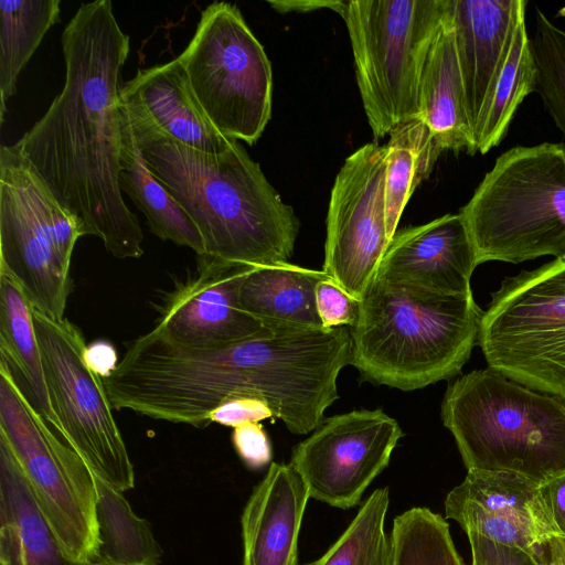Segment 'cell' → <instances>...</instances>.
<instances>
[{"mask_svg": "<svg viewBox=\"0 0 565 565\" xmlns=\"http://www.w3.org/2000/svg\"><path fill=\"white\" fill-rule=\"evenodd\" d=\"M65 83L15 143L56 200L116 258H139L143 234L119 186V75L130 38L109 0L83 3L62 33Z\"/></svg>", "mask_w": 565, "mask_h": 565, "instance_id": "6da1fadb", "label": "cell"}, {"mask_svg": "<svg viewBox=\"0 0 565 565\" xmlns=\"http://www.w3.org/2000/svg\"><path fill=\"white\" fill-rule=\"evenodd\" d=\"M120 109L146 166L198 226L204 241L198 257L249 266L288 262L298 217L241 142L200 151Z\"/></svg>", "mask_w": 565, "mask_h": 565, "instance_id": "7a4b0ae2", "label": "cell"}, {"mask_svg": "<svg viewBox=\"0 0 565 565\" xmlns=\"http://www.w3.org/2000/svg\"><path fill=\"white\" fill-rule=\"evenodd\" d=\"M483 311L472 292L438 295L375 277L351 328V360L373 384L414 391L459 374Z\"/></svg>", "mask_w": 565, "mask_h": 565, "instance_id": "3957f363", "label": "cell"}, {"mask_svg": "<svg viewBox=\"0 0 565 565\" xmlns=\"http://www.w3.org/2000/svg\"><path fill=\"white\" fill-rule=\"evenodd\" d=\"M441 420L467 470L507 471L541 484L565 472V401L488 367L450 384Z\"/></svg>", "mask_w": 565, "mask_h": 565, "instance_id": "277c9868", "label": "cell"}, {"mask_svg": "<svg viewBox=\"0 0 565 565\" xmlns=\"http://www.w3.org/2000/svg\"><path fill=\"white\" fill-rule=\"evenodd\" d=\"M477 264L565 254V147L518 146L499 156L459 212Z\"/></svg>", "mask_w": 565, "mask_h": 565, "instance_id": "5b68a950", "label": "cell"}, {"mask_svg": "<svg viewBox=\"0 0 565 565\" xmlns=\"http://www.w3.org/2000/svg\"><path fill=\"white\" fill-rule=\"evenodd\" d=\"M447 0H349L342 18L375 138L419 117V84Z\"/></svg>", "mask_w": 565, "mask_h": 565, "instance_id": "8992f818", "label": "cell"}, {"mask_svg": "<svg viewBox=\"0 0 565 565\" xmlns=\"http://www.w3.org/2000/svg\"><path fill=\"white\" fill-rule=\"evenodd\" d=\"M86 235L14 145L0 149V274L12 277L31 306L64 319L73 291L71 262Z\"/></svg>", "mask_w": 565, "mask_h": 565, "instance_id": "52a82bcc", "label": "cell"}, {"mask_svg": "<svg viewBox=\"0 0 565 565\" xmlns=\"http://www.w3.org/2000/svg\"><path fill=\"white\" fill-rule=\"evenodd\" d=\"M477 344L490 369L565 401V254L502 281Z\"/></svg>", "mask_w": 565, "mask_h": 565, "instance_id": "ba28073f", "label": "cell"}, {"mask_svg": "<svg viewBox=\"0 0 565 565\" xmlns=\"http://www.w3.org/2000/svg\"><path fill=\"white\" fill-rule=\"evenodd\" d=\"M179 58L212 125L230 139L254 145L270 119L273 73L237 6L209 4Z\"/></svg>", "mask_w": 565, "mask_h": 565, "instance_id": "9c48e42d", "label": "cell"}, {"mask_svg": "<svg viewBox=\"0 0 565 565\" xmlns=\"http://www.w3.org/2000/svg\"><path fill=\"white\" fill-rule=\"evenodd\" d=\"M0 434L19 460L65 556L89 565L100 543L93 473L36 412L2 362Z\"/></svg>", "mask_w": 565, "mask_h": 565, "instance_id": "30bf717a", "label": "cell"}, {"mask_svg": "<svg viewBox=\"0 0 565 565\" xmlns=\"http://www.w3.org/2000/svg\"><path fill=\"white\" fill-rule=\"evenodd\" d=\"M33 322L63 440L115 489H134V465L104 380L85 361L87 344L81 329L66 318L53 320L34 308Z\"/></svg>", "mask_w": 565, "mask_h": 565, "instance_id": "8fae6325", "label": "cell"}, {"mask_svg": "<svg viewBox=\"0 0 565 565\" xmlns=\"http://www.w3.org/2000/svg\"><path fill=\"white\" fill-rule=\"evenodd\" d=\"M385 174L386 147L367 143L345 159L331 190L322 270L359 301L390 244Z\"/></svg>", "mask_w": 565, "mask_h": 565, "instance_id": "7c38bea8", "label": "cell"}, {"mask_svg": "<svg viewBox=\"0 0 565 565\" xmlns=\"http://www.w3.org/2000/svg\"><path fill=\"white\" fill-rule=\"evenodd\" d=\"M402 436L398 423L381 409L338 414L292 448L289 463L310 498L347 510L388 466Z\"/></svg>", "mask_w": 565, "mask_h": 565, "instance_id": "4fadbf2b", "label": "cell"}, {"mask_svg": "<svg viewBox=\"0 0 565 565\" xmlns=\"http://www.w3.org/2000/svg\"><path fill=\"white\" fill-rule=\"evenodd\" d=\"M253 267L198 257L196 274L161 299L153 330L171 343L193 349L225 347L273 332L239 303L241 286Z\"/></svg>", "mask_w": 565, "mask_h": 565, "instance_id": "5bb4252c", "label": "cell"}, {"mask_svg": "<svg viewBox=\"0 0 565 565\" xmlns=\"http://www.w3.org/2000/svg\"><path fill=\"white\" fill-rule=\"evenodd\" d=\"M445 512L467 532L542 554L553 530L539 484L507 471L468 470L446 497Z\"/></svg>", "mask_w": 565, "mask_h": 565, "instance_id": "9a60e30c", "label": "cell"}, {"mask_svg": "<svg viewBox=\"0 0 565 565\" xmlns=\"http://www.w3.org/2000/svg\"><path fill=\"white\" fill-rule=\"evenodd\" d=\"M478 266L460 213L396 231L376 277L438 295L471 294L470 278Z\"/></svg>", "mask_w": 565, "mask_h": 565, "instance_id": "2e32d148", "label": "cell"}, {"mask_svg": "<svg viewBox=\"0 0 565 565\" xmlns=\"http://www.w3.org/2000/svg\"><path fill=\"white\" fill-rule=\"evenodd\" d=\"M524 0H448L465 105L473 128L500 75Z\"/></svg>", "mask_w": 565, "mask_h": 565, "instance_id": "e0dca14e", "label": "cell"}, {"mask_svg": "<svg viewBox=\"0 0 565 565\" xmlns=\"http://www.w3.org/2000/svg\"><path fill=\"white\" fill-rule=\"evenodd\" d=\"M120 106L166 136L204 152H221L234 141L209 120L178 57L138 70L119 87Z\"/></svg>", "mask_w": 565, "mask_h": 565, "instance_id": "ac0fdd59", "label": "cell"}, {"mask_svg": "<svg viewBox=\"0 0 565 565\" xmlns=\"http://www.w3.org/2000/svg\"><path fill=\"white\" fill-rule=\"evenodd\" d=\"M309 499L305 481L290 463L271 462L242 512V565H297Z\"/></svg>", "mask_w": 565, "mask_h": 565, "instance_id": "d6986e66", "label": "cell"}, {"mask_svg": "<svg viewBox=\"0 0 565 565\" xmlns=\"http://www.w3.org/2000/svg\"><path fill=\"white\" fill-rule=\"evenodd\" d=\"M0 565H88L68 559L0 434Z\"/></svg>", "mask_w": 565, "mask_h": 565, "instance_id": "ffe728a7", "label": "cell"}, {"mask_svg": "<svg viewBox=\"0 0 565 565\" xmlns=\"http://www.w3.org/2000/svg\"><path fill=\"white\" fill-rule=\"evenodd\" d=\"M419 118L429 127L443 151L476 153L448 0L420 76Z\"/></svg>", "mask_w": 565, "mask_h": 565, "instance_id": "44dd1931", "label": "cell"}, {"mask_svg": "<svg viewBox=\"0 0 565 565\" xmlns=\"http://www.w3.org/2000/svg\"><path fill=\"white\" fill-rule=\"evenodd\" d=\"M323 270L290 263L254 266L239 289L243 310L270 329H324L317 312L316 287Z\"/></svg>", "mask_w": 565, "mask_h": 565, "instance_id": "7402d4cb", "label": "cell"}, {"mask_svg": "<svg viewBox=\"0 0 565 565\" xmlns=\"http://www.w3.org/2000/svg\"><path fill=\"white\" fill-rule=\"evenodd\" d=\"M0 362L9 369L36 412L62 438V427L45 379L33 307L21 287L7 274H0Z\"/></svg>", "mask_w": 565, "mask_h": 565, "instance_id": "603a6c76", "label": "cell"}, {"mask_svg": "<svg viewBox=\"0 0 565 565\" xmlns=\"http://www.w3.org/2000/svg\"><path fill=\"white\" fill-rule=\"evenodd\" d=\"M122 148L119 186L142 212L149 231L162 241L191 248L196 256L204 254L202 235L170 192L146 166L129 124L120 109Z\"/></svg>", "mask_w": 565, "mask_h": 565, "instance_id": "cb8c5ba5", "label": "cell"}, {"mask_svg": "<svg viewBox=\"0 0 565 565\" xmlns=\"http://www.w3.org/2000/svg\"><path fill=\"white\" fill-rule=\"evenodd\" d=\"M92 473L100 543L89 565H161L162 550L149 522L134 512L124 492Z\"/></svg>", "mask_w": 565, "mask_h": 565, "instance_id": "d4e9b609", "label": "cell"}, {"mask_svg": "<svg viewBox=\"0 0 565 565\" xmlns=\"http://www.w3.org/2000/svg\"><path fill=\"white\" fill-rule=\"evenodd\" d=\"M388 136L384 198L386 235L391 241L408 200L428 178L443 150L419 117L399 124Z\"/></svg>", "mask_w": 565, "mask_h": 565, "instance_id": "484cf974", "label": "cell"}, {"mask_svg": "<svg viewBox=\"0 0 565 565\" xmlns=\"http://www.w3.org/2000/svg\"><path fill=\"white\" fill-rule=\"evenodd\" d=\"M535 77L524 15L516 24L505 62L473 128L476 152L484 154L501 142L518 107L534 92Z\"/></svg>", "mask_w": 565, "mask_h": 565, "instance_id": "4316f807", "label": "cell"}, {"mask_svg": "<svg viewBox=\"0 0 565 565\" xmlns=\"http://www.w3.org/2000/svg\"><path fill=\"white\" fill-rule=\"evenodd\" d=\"M60 0H0V121L18 78L47 30L60 21Z\"/></svg>", "mask_w": 565, "mask_h": 565, "instance_id": "83f0119b", "label": "cell"}, {"mask_svg": "<svg viewBox=\"0 0 565 565\" xmlns=\"http://www.w3.org/2000/svg\"><path fill=\"white\" fill-rule=\"evenodd\" d=\"M388 505L390 489L374 490L327 552L306 565H392L391 540L385 532Z\"/></svg>", "mask_w": 565, "mask_h": 565, "instance_id": "f1b7e54d", "label": "cell"}, {"mask_svg": "<svg viewBox=\"0 0 565 565\" xmlns=\"http://www.w3.org/2000/svg\"><path fill=\"white\" fill-rule=\"evenodd\" d=\"M390 540L392 565H466L448 522L428 508L415 507L398 514Z\"/></svg>", "mask_w": 565, "mask_h": 565, "instance_id": "f546056e", "label": "cell"}, {"mask_svg": "<svg viewBox=\"0 0 565 565\" xmlns=\"http://www.w3.org/2000/svg\"><path fill=\"white\" fill-rule=\"evenodd\" d=\"M535 63V89L557 128L565 137V31L540 9L531 39Z\"/></svg>", "mask_w": 565, "mask_h": 565, "instance_id": "4dcf8cb0", "label": "cell"}, {"mask_svg": "<svg viewBox=\"0 0 565 565\" xmlns=\"http://www.w3.org/2000/svg\"><path fill=\"white\" fill-rule=\"evenodd\" d=\"M316 307L324 329L352 328L358 320L360 301L326 277L316 287Z\"/></svg>", "mask_w": 565, "mask_h": 565, "instance_id": "1f68e13d", "label": "cell"}, {"mask_svg": "<svg viewBox=\"0 0 565 565\" xmlns=\"http://www.w3.org/2000/svg\"><path fill=\"white\" fill-rule=\"evenodd\" d=\"M472 565H547L543 554L490 540L476 532H467Z\"/></svg>", "mask_w": 565, "mask_h": 565, "instance_id": "d6a6232c", "label": "cell"}, {"mask_svg": "<svg viewBox=\"0 0 565 565\" xmlns=\"http://www.w3.org/2000/svg\"><path fill=\"white\" fill-rule=\"evenodd\" d=\"M268 418H275L269 405L259 397L247 395L227 398L209 415L211 424L217 423L233 428Z\"/></svg>", "mask_w": 565, "mask_h": 565, "instance_id": "836d02e7", "label": "cell"}, {"mask_svg": "<svg viewBox=\"0 0 565 565\" xmlns=\"http://www.w3.org/2000/svg\"><path fill=\"white\" fill-rule=\"evenodd\" d=\"M234 449L244 465L258 470L270 463V441L260 423H247L235 427L232 433Z\"/></svg>", "mask_w": 565, "mask_h": 565, "instance_id": "e575fe53", "label": "cell"}, {"mask_svg": "<svg viewBox=\"0 0 565 565\" xmlns=\"http://www.w3.org/2000/svg\"><path fill=\"white\" fill-rule=\"evenodd\" d=\"M539 494L553 534L565 537V472L539 484Z\"/></svg>", "mask_w": 565, "mask_h": 565, "instance_id": "d590c367", "label": "cell"}, {"mask_svg": "<svg viewBox=\"0 0 565 565\" xmlns=\"http://www.w3.org/2000/svg\"><path fill=\"white\" fill-rule=\"evenodd\" d=\"M85 361L103 380L109 377L119 363L116 349L105 340H96L86 347Z\"/></svg>", "mask_w": 565, "mask_h": 565, "instance_id": "8d00e7d4", "label": "cell"}, {"mask_svg": "<svg viewBox=\"0 0 565 565\" xmlns=\"http://www.w3.org/2000/svg\"><path fill=\"white\" fill-rule=\"evenodd\" d=\"M273 9L280 13L286 12H308L319 9H331L342 17L348 1L331 0H276L268 1Z\"/></svg>", "mask_w": 565, "mask_h": 565, "instance_id": "74e56055", "label": "cell"}, {"mask_svg": "<svg viewBox=\"0 0 565 565\" xmlns=\"http://www.w3.org/2000/svg\"><path fill=\"white\" fill-rule=\"evenodd\" d=\"M547 565H565V537L553 535L545 543Z\"/></svg>", "mask_w": 565, "mask_h": 565, "instance_id": "f35d334b", "label": "cell"}]
</instances>
